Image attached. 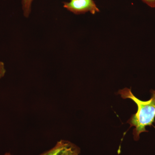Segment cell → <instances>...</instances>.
Masks as SVG:
<instances>
[{"mask_svg":"<svg viewBox=\"0 0 155 155\" xmlns=\"http://www.w3.org/2000/svg\"><path fill=\"white\" fill-rule=\"evenodd\" d=\"M150 92L151 97L147 101L139 99L132 94L130 89L125 88L120 90L118 92L122 98L130 99L137 105V112L132 115L127 122L130 127H135L133 134L136 141L139 139L140 134L148 132L146 129L147 126H153V123L155 122V90H152Z\"/></svg>","mask_w":155,"mask_h":155,"instance_id":"cell-1","label":"cell"},{"mask_svg":"<svg viewBox=\"0 0 155 155\" xmlns=\"http://www.w3.org/2000/svg\"><path fill=\"white\" fill-rule=\"evenodd\" d=\"M64 7L77 14L87 12L95 14L100 11L93 0H71L69 2L64 3Z\"/></svg>","mask_w":155,"mask_h":155,"instance_id":"cell-2","label":"cell"},{"mask_svg":"<svg viewBox=\"0 0 155 155\" xmlns=\"http://www.w3.org/2000/svg\"><path fill=\"white\" fill-rule=\"evenodd\" d=\"M80 150L69 141L61 140L54 147L40 155H79Z\"/></svg>","mask_w":155,"mask_h":155,"instance_id":"cell-3","label":"cell"},{"mask_svg":"<svg viewBox=\"0 0 155 155\" xmlns=\"http://www.w3.org/2000/svg\"><path fill=\"white\" fill-rule=\"evenodd\" d=\"M33 0H22V8L25 17L29 16L31 9V5Z\"/></svg>","mask_w":155,"mask_h":155,"instance_id":"cell-4","label":"cell"},{"mask_svg":"<svg viewBox=\"0 0 155 155\" xmlns=\"http://www.w3.org/2000/svg\"><path fill=\"white\" fill-rule=\"evenodd\" d=\"M6 69L5 68V64L3 62L0 61V79L5 76L6 73Z\"/></svg>","mask_w":155,"mask_h":155,"instance_id":"cell-5","label":"cell"},{"mask_svg":"<svg viewBox=\"0 0 155 155\" xmlns=\"http://www.w3.org/2000/svg\"><path fill=\"white\" fill-rule=\"evenodd\" d=\"M142 1L151 8H155V0H142Z\"/></svg>","mask_w":155,"mask_h":155,"instance_id":"cell-6","label":"cell"},{"mask_svg":"<svg viewBox=\"0 0 155 155\" xmlns=\"http://www.w3.org/2000/svg\"><path fill=\"white\" fill-rule=\"evenodd\" d=\"M4 155H11V153H6Z\"/></svg>","mask_w":155,"mask_h":155,"instance_id":"cell-7","label":"cell"}]
</instances>
